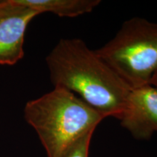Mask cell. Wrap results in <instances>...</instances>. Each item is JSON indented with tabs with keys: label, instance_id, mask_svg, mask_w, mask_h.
Instances as JSON below:
<instances>
[{
	"label": "cell",
	"instance_id": "cell-6",
	"mask_svg": "<svg viewBox=\"0 0 157 157\" xmlns=\"http://www.w3.org/2000/svg\"><path fill=\"white\" fill-rule=\"evenodd\" d=\"M16 3L37 12L51 13L59 17H75L91 13L100 0H15Z\"/></svg>",
	"mask_w": 157,
	"mask_h": 157
},
{
	"label": "cell",
	"instance_id": "cell-3",
	"mask_svg": "<svg viewBox=\"0 0 157 157\" xmlns=\"http://www.w3.org/2000/svg\"><path fill=\"white\" fill-rule=\"evenodd\" d=\"M95 52L132 90L149 85L157 71V23L127 20Z\"/></svg>",
	"mask_w": 157,
	"mask_h": 157
},
{
	"label": "cell",
	"instance_id": "cell-1",
	"mask_svg": "<svg viewBox=\"0 0 157 157\" xmlns=\"http://www.w3.org/2000/svg\"><path fill=\"white\" fill-rule=\"evenodd\" d=\"M46 63L54 87L75 94L105 118L120 119L132 90L83 40L61 39Z\"/></svg>",
	"mask_w": 157,
	"mask_h": 157
},
{
	"label": "cell",
	"instance_id": "cell-7",
	"mask_svg": "<svg viewBox=\"0 0 157 157\" xmlns=\"http://www.w3.org/2000/svg\"><path fill=\"white\" fill-rule=\"evenodd\" d=\"M95 130H91L66 151L62 157H89L90 146Z\"/></svg>",
	"mask_w": 157,
	"mask_h": 157
},
{
	"label": "cell",
	"instance_id": "cell-8",
	"mask_svg": "<svg viewBox=\"0 0 157 157\" xmlns=\"http://www.w3.org/2000/svg\"><path fill=\"white\" fill-rule=\"evenodd\" d=\"M150 84L157 88V71H156V73L154 74V76H153L151 79Z\"/></svg>",
	"mask_w": 157,
	"mask_h": 157
},
{
	"label": "cell",
	"instance_id": "cell-2",
	"mask_svg": "<svg viewBox=\"0 0 157 157\" xmlns=\"http://www.w3.org/2000/svg\"><path fill=\"white\" fill-rule=\"evenodd\" d=\"M25 121L34 128L48 157H62L82 137L105 119L71 92L54 87L27 102Z\"/></svg>",
	"mask_w": 157,
	"mask_h": 157
},
{
	"label": "cell",
	"instance_id": "cell-5",
	"mask_svg": "<svg viewBox=\"0 0 157 157\" xmlns=\"http://www.w3.org/2000/svg\"><path fill=\"white\" fill-rule=\"evenodd\" d=\"M119 120L135 138H150L157 132V88L149 84L131 90Z\"/></svg>",
	"mask_w": 157,
	"mask_h": 157
},
{
	"label": "cell",
	"instance_id": "cell-4",
	"mask_svg": "<svg viewBox=\"0 0 157 157\" xmlns=\"http://www.w3.org/2000/svg\"><path fill=\"white\" fill-rule=\"evenodd\" d=\"M39 15L15 0H0V65L13 66L23 58L25 31Z\"/></svg>",
	"mask_w": 157,
	"mask_h": 157
}]
</instances>
